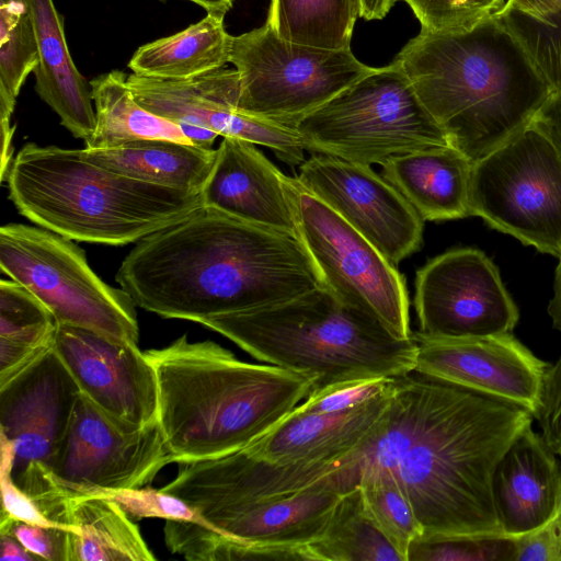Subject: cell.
Instances as JSON below:
<instances>
[{"label":"cell","mask_w":561,"mask_h":561,"mask_svg":"<svg viewBox=\"0 0 561 561\" xmlns=\"http://www.w3.org/2000/svg\"><path fill=\"white\" fill-rule=\"evenodd\" d=\"M196 3L207 13L225 15L232 7L233 0H186Z\"/></svg>","instance_id":"obj_49"},{"label":"cell","mask_w":561,"mask_h":561,"mask_svg":"<svg viewBox=\"0 0 561 561\" xmlns=\"http://www.w3.org/2000/svg\"><path fill=\"white\" fill-rule=\"evenodd\" d=\"M536 420L545 440L561 461V356L547 369Z\"/></svg>","instance_id":"obj_42"},{"label":"cell","mask_w":561,"mask_h":561,"mask_svg":"<svg viewBox=\"0 0 561 561\" xmlns=\"http://www.w3.org/2000/svg\"><path fill=\"white\" fill-rule=\"evenodd\" d=\"M561 462L541 433L526 427L499 460L492 496L504 536L518 538L539 528L552 514Z\"/></svg>","instance_id":"obj_21"},{"label":"cell","mask_w":561,"mask_h":561,"mask_svg":"<svg viewBox=\"0 0 561 561\" xmlns=\"http://www.w3.org/2000/svg\"><path fill=\"white\" fill-rule=\"evenodd\" d=\"M417 333L465 339L512 333L518 308L499 268L481 250L458 248L428 261L416 273Z\"/></svg>","instance_id":"obj_13"},{"label":"cell","mask_w":561,"mask_h":561,"mask_svg":"<svg viewBox=\"0 0 561 561\" xmlns=\"http://www.w3.org/2000/svg\"><path fill=\"white\" fill-rule=\"evenodd\" d=\"M39 61L34 25L21 0H0V122H10L16 98Z\"/></svg>","instance_id":"obj_33"},{"label":"cell","mask_w":561,"mask_h":561,"mask_svg":"<svg viewBox=\"0 0 561 561\" xmlns=\"http://www.w3.org/2000/svg\"><path fill=\"white\" fill-rule=\"evenodd\" d=\"M158 382V425L172 461L217 458L247 448L311 392L306 377L240 360L186 334L145 352Z\"/></svg>","instance_id":"obj_4"},{"label":"cell","mask_w":561,"mask_h":561,"mask_svg":"<svg viewBox=\"0 0 561 561\" xmlns=\"http://www.w3.org/2000/svg\"><path fill=\"white\" fill-rule=\"evenodd\" d=\"M529 125L549 140L561 158V90L550 93Z\"/></svg>","instance_id":"obj_43"},{"label":"cell","mask_w":561,"mask_h":561,"mask_svg":"<svg viewBox=\"0 0 561 561\" xmlns=\"http://www.w3.org/2000/svg\"><path fill=\"white\" fill-rule=\"evenodd\" d=\"M85 494L98 495L116 502L134 520L161 518L205 525L204 519L183 500L161 489H98ZM80 495V494H79Z\"/></svg>","instance_id":"obj_36"},{"label":"cell","mask_w":561,"mask_h":561,"mask_svg":"<svg viewBox=\"0 0 561 561\" xmlns=\"http://www.w3.org/2000/svg\"><path fill=\"white\" fill-rule=\"evenodd\" d=\"M178 125L188 140L201 148L210 149L214 141L219 136L216 131L203 126L187 123H180Z\"/></svg>","instance_id":"obj_45"},{"label":"cell","mask_w":561,"mask_h":561,"mask_svg":"<svg viewBox=\"0 0 561 561\" xmlns=\"http://www.w3.org/2000/svg\"><path fill=\"white\" fill-rule=\"evenodd\" d=\"M54 350L80 392L100 409L133 425L157 423V376L137 344L58 324Z\"/></svg>","instance_id":"obj_17"},{"label":"cell","mask_w":561,"mask_h":561,"mask_svg":"<svg viewBox=\"0 0 561 561\" xmlns=\"http://www.w3.org/2000/svg\"><path fill=\"white\" fill-rule=\"evenodd\" d=\"M470 216L524 245L561 254V158L533 126L472 164Z\"/></svg>","instance_id":"obj_10"},{"label":"cell","mask_w":561,"mask_h":561,"mask_svg":"<svg viewBox=\"0 0 561 561\" xmlns=\"http://www.w3.org/2000/svg\"><path fill=\"white\" fill-rule=\"evenodd\" d=\"M472 162L449 145L394 156L382 167L391 183L425 221L470 216Z\"/></svg>","instance_id":"obj_24"},{"label":"cell","mask_w":561,"mask_h":561,"mask_svg":"<svg viewBox=\"0 0 561 561\" xmlns=\"http://www.w3.org/2000/svg\"><path fill=\"white\" fill-rule=\"evenodd\" d=\"M79 394L54 345L0 385V433L15 449L12 476L31 466L50 470Z\"/></svg>","instance_id":"obj_18"},{"label":"cell","mask_w":561,"mask_h":561,"mask_svg":"<svg viewBox=\"0 0 561 561\" xmlns=\"http://www.w3.org/2000/svg\"><path fill=\"white\" fill-rule=\"evenodd\" d=\"M294 128L305 150L367 165H382L394 156L449 145L394 59L373 68L301 117Z\"/></svg>","instance_id":"obj_7"},{"label":"cell","mask_w":561,"mask_h":561,"mask_svg":"<svg viewBox=\"0 0 561 561\" xmlns=\"http://www.w3.org/2000/svg\"><path fill=\"white\" fill-rule=\"evenodd\" d=\"M115 279L136 306L198 323L323 286L297 237L206 206L138 241Z\"/></svg>","instance_id":"obj_2"},{"label":"cell","mask_w":561,"mask_h":561,"mask_svg":"<svg viewBox=\"0 0 561 561\" xmlns=\"http://www.w3.org/2000/svg\"><path fill=\"white\" fill-rule=\"evenodd\" d=\"M515 538L415 540L408 561H514Z\"/></svg>","instance_id":"obj_37"},{"label":"cell","mask_w":561,"mask_h":561,"mask_svg":"<svg viewBox=\"0 0 561 561\" xmlns=\"http://www.w3.org/2000/svg\"><path fill=\"white\" fill-rule=\"evenodd\" d=\"M127 73L112 70L90 81L96 125L84 149L118 147L142 139H167L193 145L180 126L141 106L134 98Z\"/></svg>","instance_id":"obj_28"},{"label":"cell","mask_w":561,"mask_h":561,"mask_svg":"<svg viewBox=\"0 0 561 561\" xmlns=\"http://www.w3.org/2000/svg\"><path fill=\"white\" fill-rule=\"evenodd\" d=\"M554 273L553 296L548 305L552 327L561 333V254Z\"/></svg>","instance_id":"obj_46"},{"label":"cell","mask_w":561,"mask_h":561,"mask_svg":"<svg viewBox=\"0 0 561 561\" xmlns=\"http://www.w3.org/2000/svg\"><path fill=\"white\" fill-rule=\"evenodd\" d=\"M296 178L394 265L420 248L424 220L370 165L313 153Z\"/></svg>","instance_id":"obj_14"},{"label":"cell","mask_w":561,"mask_h":561,"mask_svg":"<svg viewBox=\"0 0 561 561\" xmlns=\"http://www.w3.org/2000/svg\"><path fill=\"white\" fill-rule=\"evenodd\" d=\"M394 378H370L340 385L311 394L296 409L301 412L332 413L346 411L369 402L387 391Z\"/></svg>","instance_id":"obj_39"},{"label":"cell","mask_w":561,"mask_h":561,"mask_svg":"<svg viewBox=\"0 0 561 561\" xmlns=\"http://www.w3.org/2000/svg\"><path fill=\"white\" fill-rule=\"evenodd\" d=\"M229 62L239 75L237 111L291 128L373 70L351 48L289 42L266 22L231 37Z\"/></svg>","instance_id":"obj_9"},{"label":"cell","mask_w":561,"mask_h":561,"mask_svg":"<svg viewBox=\"0 0 561 561\" xmlns=\"http://www.w3.org/2000/svg\"><path fill=\"white\" fill-rule=\"evenodd\" d=\"M392 383L377 398L346 411L311 413L295 409L244 450L278 465L339 460L370 436L389 403Z\"/></svg>","instance_id":"obj_22"},{"label":"cell","mask_w":561,"mask_h":561,"mask_svg":"<svg viewBox=\"0 0 561 561\" xmlns=\"http://www.w3.org/2000/svg\"><path fill=\"white\" fill-rule=\"evenodd\" d=\"M201 324L259 360L306 377L311 382L309 396L354 381L401 377L416 366L413 336L397 337L375 316L324 286Z\"/></svg>","instance_id":"obj_5"},{"label":"cell","mask_w":561,"mask_h":561,"mask_svg":"<svg viewBox=\"0 0 561 561\" xmlns=\"http://www.w3.org/2000/svg\"><path fill=\"white\" fill-rule=\"evenodd\" d=\"M507 26L523 44L552 91L561 90V0H517Z\"/></svg>","instance_id":"obj_34"},{"label":"cell","mask_w":561,"mask_h":561,"mask_svg":"<svg viewBox=\"0 0 561 561\" xmlns=\"http://www.w3.org/2000/svg\"><path fill=\"white\" fill-rule=\"evenodd\" d=\"M413 11L421 30L430 33L467 31L497 16L511 0H403Z\"/></svg>","instance_id":"obj_35"},{"label":"cell","mask_w":561,"mask_h":561,"mask_svg":"<svg viewBox=\"0 0 561 561\" xmlns=\"http://www.w3.org/2000/svg\"><path fill=\"white\" fill-rule=\"evenodd\" d=\"M515 542L514 561H561V470L552 514L536 530L515 538Z\"/></svg>","instance_id":"obj_41"},{"label":"cell","mask_w":561,"mask_h":561,"mask_svg":"<svg viewBox=\"0 0 561 561\" xmlns=\"http://www.w3.org/2000/svg\"><path fill=\"white\" fill-rule=\"evenodd\" d=\"M334 477L345 492L358 485L368 516L402 561H408L410 548L423 537V529L411 501L397 479L378 467L354 470L339 467Z\"/></svg>","instance_id":"obj_30"},{"label":"cell","mask_w":561,"mask_h":561,"mask_svg":"<svg viewBox=\"0 0 561 561\" xmlns=\"http://www.w3.org/2000/svg\"><path fill=\"white\" fill-rule=\"evenodd\" d=\"M394 60L448 144L472 163L528 127L552 92L496 16L456 33L421 30Z\"/></svg>","instance_id":"obj_3"},{"label":"cell","mask_w":561,"mask_h":561,"mask_svg":"<svg viewBox=\"0 0 561 561\" xmlns=\"http://www.w3.org/2000/svg\"><path fill=\"white\" fill-rule=\"evenodd\" d=\"M28 11L39 51L34 89L76 138L89 140L96 125L90 81L76 67L54 0H21Z\"/></svg>","instance_id":"obj_23"},{"label":"cell","mask_w":561,"mask_h":561,"mask_svg":"<svg viewBox=\"0 0 561 561\" xmlns=\"http://www.w3.org/2000/svg\"><path fill=\"white\" fill-rule=\"evenodd\" d=\"M413 339L414 371L517 405L537 419L550 364L512 333L442 339L415 332Z\"/></svg>","instance_id":"obj_16"},{"label":"cell","mask_w":561,"mask_h":561,"mask_svg":"<svg viewBox=\"0 0 561 561\" xmlns=\"http://www.w3.org/2000/svg\"><path fill=\"white\" fill-rule=\"evenodd\" d=\"M0 267L36 296L58 324L138 343L135 302L123 288L107 285L92 271L73 240L39 226L3 225Z\"/></svg>","instance_id":"obj_8"},{"label":"cell","mask_w":561,"mask_h":561,"mask_svg":"<svg viewBox=\"0 0 561 561\" xmlns=\"http://www.w3.org/2000/svg\"><path fill=\"white\" fill-rule=\"evenodd\" d=\"M534 420L517 405L412 371L393 379L377 426L340 467L389 471L412 503L421 540L506 537L492 477Z\"/></svg>","instance_id":"obj_1"},{"label":"cell","mask_w":561,"mask_h":561,"mask_svg":"<svg viewBox=\"0 0 561 561\" xmlns=\"http://www.w3.org/2000/svg\"><path fill=\"white\" fill-rule=\"evenodd\" d=\"M283 182L297 238L323 286L375 316L397 337L411 339L409 293L397 265L296 176L283 173Z\"/></svg>","instance_id":"obj_11"},{"label":"cell","mask_w":561,"mask_h":561,"mask_svg":"<svg viewBox=\"0 0 561 561\" xmlns=\"http://www.w3.org/2000/svg\"><path fill=\"white\" fill-rule=\"evenodd\" d=\"M359 0H271L266 23L284 39L327 48H350Z\"/></svg>","instance_id":"obj_31"},{"label":"cell","mask_w":561,"mask_h":561,"mask_svg":"<svg viewBox=\"0 0 561 561\" xmlns=\"http://www.w3.org/2000/svg\"><path fill=\"white\" fill-rule=\"evenodd\" d=\"M201 197L203 206L297 237L283 172L250 141L224 137Z\"/></svg>","instance_id":"obj_20"},{"label":"cell","mask_w":561,"mask_h":561,"mask_svg":"<svg viewBox=\"0 0 561 561\" xmlns=\"http://www.w3.org/2000/svg\"><path fill=\"white\" fill-rule=\"evenodd\" d=\"M127 84L135 100L156 115L267 147L290 167L305 161V148L295 128L237 111L240 84L236 69L221 67L183 80L131 72Z\"/></svg>","instance_id":"obj_15"},{"label":"cell","mask_w":561,"mask_h":561,"mask_svg":"<svg viewBox=\"0 0 561 561\" xmlns=\"http://www.w3.org/2000/svg\"><path fill=\"white\" fill-rule=\"evenodd\" d=\"M0 449L1 514L35 525L65 529L60 524L48 519L32 497L15 483L12 476L15 457L14 445L2 433H0Z\"/></svg>","instance_id":"obj_38"},{"label":"cell","mask_w":561,"mask_h":561,"mask_svg":"<svg viewBox=\"0 0 561 561\" xmlns=\"http://www.w3.org/2000/svg\"><path fill=\"white\" fill-rule=\"evenodd\" d=\"M0 531L12 534L31 553L41 560L65 561L68 530L35 525L1 514Z\"/></svg>","instance_id":"obj_40"},{"label":"cell","mask_w":561,"mask_h":561,"mask_svg":"<svg viewBox=\"0 0 561 561\" xmlns=\"http://www.w3.org/2000/svg\"><path fill=\"white\" fill-rule=\"evenodd\" d=\"M15 126H11L10 122H0L1 134V180H5L8 170L12 163V136Z\"/></svg>","instance_id":"obj_47"},{"label":"cell","mask_w":561,"mask_h":561,"mask_svg":"<svg viewBox=\"0 0 561 561\" xmlns=\"http://www.w3.org/2000/svg\"><path fill=\"white\" fill-rule=\"evenodd\" d=\"M5 178L21 215L80 242H138L203 206L201 193L122 175L91 162L82 149L28 142Z\"/></svg>","instance_id":"obj_6"},{"label":"cell","mask_w":561,"mask_h":561,"mask_svg":"<svg viewBox=\"0 0 561 561\" xmlns=\"http://www.w3.org/2000/svg\"><path fill=\"white\" fill-rule=\"evenodd\" d=\"M172 462L158 422H123L80 392L50 474L65 494L79 495L145 486Z\"/></svg>","instance_id":"obj_12"},{"label":"cell","mask_w":561,"mask_h":561,"mask_svg":"<svg viewBox=\"0 0 561 561\" xmlns=\"http://www.w3.org/2000/svg\"><path fill=\"white\" fill-rule=\"evenodd\" d=\"M393 3L394 0H359V16L366 21L382 20Z\"/></svg>","instance_id":"obj_48"},{"label":"cell","mask_w":561,"mask_h":561,"mask_svg":"<svg viewBox=\"0 0 561 561\" xmlns=\"http://www.w3.org/2000/svg\"><path fill=\"white\" fill-rule=\"evenodd\" d=\"M91 162L164 187L201 193L216 150L167 139H142L107 149H82Z\"/></svg>","instance_id":"obj_26"},{"label":"cell","mask_w":561,"mask_h":561,"mask_svg":"<svg viewBox=\"0 0 561 561\" xmlns=\"http://www.w3.org/2000/svg\"><path fill=\"white\" fill-rule=\"evenodd\" d=\"M222 14L207 13L173 35L140 46L127 66L133 73L162 80H183L225 67L231 37Z\"/></svg>","instance_id":"obj_27"},{"label":"cell","mask_w":561,"mask_h":561,"mask_svg":"<svg viewBox=\"0 0 561 561\" xmlns=\"http://www.w3.org/2000/svg\"><path fill=\"white\" fill-rule=\"evenodd\" d=\"M306 551L309 560L402 561L368 516L358 485L341 495L322 535Z\"/></svg>","instance_id":"obj_32"},{"label":"cell","mask_w":561,"mask_h":561,"mask_svg":"<svg viewBox=\"0 0 561 561\" xmlns=\"http://www.w3.org/2000/svg\"><path fill=\"white\" fill-rule=\"evenodd\" d=\"M344 492L331 474L296 491L219 515L207 527L247 548V560H308Z\"/></svg>","instance_id":"obj_19"},{"label":"cell","mask_w":561,"mask_h":561,"mask_svg":"<svg viewBox=\"0 0 561 561\" xmlns=\"http://www.w3.org/2000/svg\"><path fill=\"white\" fill-rule=\"evenodd\" d=\"M58 322L15 280L0 282V385L53 347Z\"/></svg>","instance_id":"obj_29"},{"label":"cell","mask_w":561,"mask_h":561,"mask_svg":"<svg viewBox=\"0 0 561 561\" xmlns=\"http://www.w3.org/2000/svg\"><path fill=\"white\" fill-rule=\"evenodd\" d=\"M1 561H36L38 557L31 553L12 534L0 531Z\"/></svg>","instance_id":"obj_44"},{"label":"cell","mask_w":561,"mask_h":561,"mask_svg":"<svg viewBox=\"0 0 561 561\" xmlns=\"http://www.w3.org/2000/svg\"><path fill=\"white\" fill-rule=\"evenodd\" d=\"M59 493L49 519L68 530L65 561L156 560L135 520L116 502Z\"/></svg>","instance_id":"obj_25"}]
</instances>
